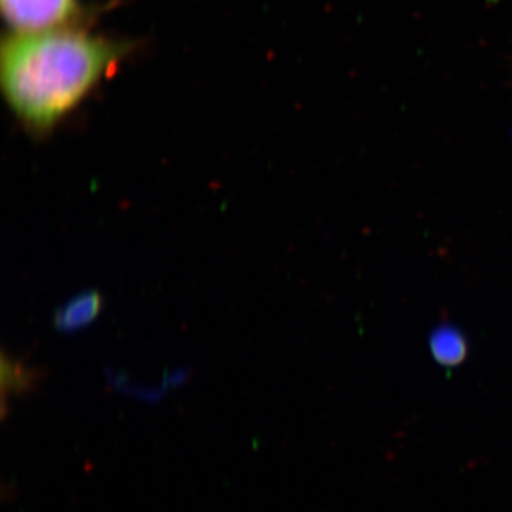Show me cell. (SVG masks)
<instances>
[{"mask_svg":"<svg viewBox=\"0 0 512 512\" xmlns=\"http://www.w3.org/2000/svg\"><path fill=\"white\" fill-rule=\"evenodd\" d=\"M100 309V295L93 292L84 293L56 313V328L67 332L83 328L99 316Z\"/></svg>","mask_w":512,"mask_h":512,"instance_id":"cell-4","label":"cell"},{"mask_svg":"<svg viewBox=\"0 0 512 512\" xmlns=\"http://www.w3.org/2000/svg\"><path fill=\"white\" fill-rule=\"evenodd\" d=\"M128 46L70 23L10 33L0 50V87L20 126L46 137L119 69Z\"/></svg>","mask_w":512,"mask_h":512,"instance_id":"cell-1","label":"cell"},{"mask_svg":"<svg viewBox=\"0 0 512 512\" xmlns=\"http://www.w3.org/2000/svg\"><path fill=\"white\" fill-rule=\"evenodd\" d=\"M430 352L441 366L454 367L464 362L467 342L463 333L450 326L434 330L430 336Z\"/></svg>","mask_w":512,"mask_h":512,"instance_id":"cell-3","label":"cell"},{"mask_svg":"<svg viewBox=\"0 0 512 512\" xmlns=\"http://www.w3.org/2000/svg\"><path fill=\"white\" fill-rule=\"evenodd\" d=\"M10 33L39 32L80 22L79 0H0Z\"/></svg>","mask_w":512,"mask_h":512,"instance_id":"cell-2","label":"cell"}]
</instances>
